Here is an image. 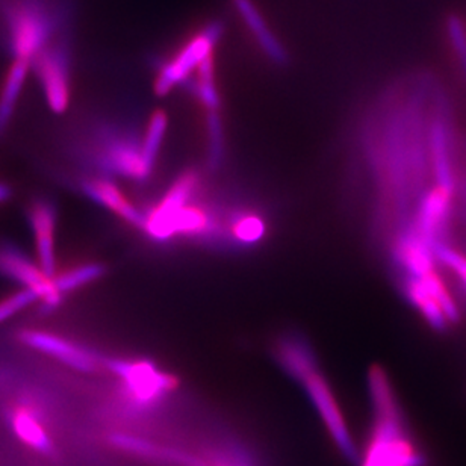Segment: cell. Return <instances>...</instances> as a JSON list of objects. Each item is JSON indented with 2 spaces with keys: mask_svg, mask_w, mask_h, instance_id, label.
<instances>
[{
  "mask_svg": "<svg viewBox=\"0 0 466 466\" xmlns=\"http://www.w3.org/2000/svg\"><path fill=\"white\" fill-rule=\"evenodd\" d=\"M72 0H0V34L13 59L32 63L52 41L73 35Z\"/></svg>",
  "mask_w": 466,
  "mask_h": 466,
  "instance_id": "obj_1",
  "label": "cell"
},
{
  "mask_svg": "<svg viewBox=\"0 0 466 466\" xmlns=\"http://www.w3.org/2000/svg\"><path fill=\"white\" fill-rule=\"evenodd\" d=\"M368 388L374 426L360 466H427L426 454L409 438L399 400L380 367L370 370Z\"/></svg>",
  "mask_w": 466,
  "mask_h": 466,
  "instance_id": "obj_2",
  "label": "cell"
},
{
  "mask_svg": "<svg viewBox=\"0 0 466 466\" xmlns=\"http://www.w3.org/2000/svg\"><path fill=\"white\" fill-rule=\"evenodd\" d=\"M225 34V25L220 20H211L179 46V49L168 58L157 64L155 93L167 96L182 86L198 73V67L216 54L217 46Z\"/></svg>",
  "mask_w": 466,
  "mask_h": 466,
  "instance_id": "obj_3",
  "label": "cell"
},
{
  "mask_svg": "<svg viewBox=\"0 0 466 466\" xmlns=\"http://www.w3.org/2000/svg\"><path fill=\"white\" fill-rule=\"evenodd\" d=\"M46 104L56 116L67 113L72 102L73 35L52 41L31 63Z\"/></svg>",
  "mask_w": 466,
  "mask_h": 466,
  "instance_id": "obj_4",
  "label": "cell"
},
{
  "mask_svg": "<svg viewBox=\"0 0 466 466\" xmlns=\"http://www.w3.org/2000/svg\"><path fill=\"white\" fill-rule=\"evenodd\" d=\"M102 367L120 379L127 397L141 406L157 403L177 388L175 376L162 371L147 360L102 358Z\"/></svg>",
  "mask_w": 466,
  "mask_h": 466,
  "instance_id": "obj_5",
  "label": "cell"
},
{
  "mask_svg": "<svg viewBox=\"0 0 466 466\" xmlns=\"http://www.w3.org/2000/svg\"><path fill=\"white\" fill-rule=\"evenodd\" d=\"M0 278L34 292L47 309H56L63 303L64 296L55 287L54 278L47 276L22 248L6 241L0 242Z\"/></svg>",
  "mask_w": 466,
  "mask_h": 466,
  "instance_id": "obj_6",
  "label": "cell"
},
{
  "mask_svg": "<svg viewBox=\"0 0 466 466\" xmlns=\"http://www.w3.org/2000/svg\"><path fill=\"white\" fill-rule=\"evenodd\" d=\"M305 388L306 394L309 397L310 403L314 404L315 410L321 417V421L328 429L329 435L349 463H360V454L354 444L353 436L350 433L344 415H342L339 404L329 386L326 377L319 370L312 372L300 381Z\"/></svg>",
  "mask_w": 466,
  "mask_h": 466,
  "instance_id": "obj_7",
  "label": "cell"
},
{
  "mask_svg": "<svg viewBox=\"0 0 466 466\" xmlns=\"http://www.w3.org/2000/svg\"><path fill=\"white\" fill-rule=\"evenodd\" d=\"M200 175L196 170H187L176 177L175 182L167 189L157 207L144 216V225L141 229L148 237L157 242L171 239V221L176 214L193 202L200 188Z\"/></svg>",
  "mask_w": 466,
  "mask_h": 466,
  "instance_id": "obj_8",
  "label": "cell"
},
{
  "mask_svg": "<svg viewBox=\"0 0 466 466\" xmlns=\"http://www.w3.org/2000/svg\"><path fill=\"white\" fill-rule=\"evenodd\" d=\"M17 341L79 372H95L102 367V358L93 350L54 332H46L41 329H23L17 333Z\"/></svg>",
  "mask_w": 466,
  "mask_h": 466,
  "instance_id": "obj_9",
  "label": "cell"
},
{
  "mask_svg": "<svg viewBox=\"0 0 466 466\" xmlns=\"http://www.w3.org/2000/svg\"><path fill=\"white\" fill-rule=\"evenodd\" d=\"M449 100L444 91L436 99L429 125V155L436 187L453 194V161H451V125H450Z\"/></svg>",
  "mask_w": 466,
  "mask_h": 466,
  "instance_id": "obj_10",
  "label": "cell"
},
{
  "mask_svg": "<svg viewBox=\"0 0 466 466\" xmlns=\"http://www.w3.org/2000/svg\"><path fill=\"white\" fill-rule=\"evenodd\" d=\"M96 155V164L109 175L121 176L135 182H146L153 171L144 161L141 141L127 135H106Z\"/></svg>",
  "mask_w": 466,
  "mask_h": 466,
  "instance_id": "obj_11",
  "label": "cell"
},
{
  "mask_svg": "<svg viewBox=\"0 0 466 466\" xmlns=\"http://www.w3.org/2000/svg\"><path fill=\"white\" fill-rule=\"evenodd\" d=\"M27 221L31 226L36 264L47 276L54 278L58 269L56 259V228L58 209L50 198H35L27 207Z\"/></svg>",
  "mask_w": 466,
  "mask_h": 466,
  "instance_id": "obj_12",
  "label": "cell"
},
{
  "mask_svg": "<svg viewBox=\"0 0 466 466\" xmlns=\"http://www.w3.org/2000/svg\"><path fill=\"white\" fill-rule=\"evenodd\" d=\"M81 191L96 205L108 209L134 228H143L144 214L126 198L113 180L105 176H91L81 182Z\"/></svg>",
  "mask_w": 466,
  "mask_h": 466,
  "instance_id": "obj_13",
  "label": "cell"
},
{
  "mask_svg": "<svg viewBox=\"0 0 466 466\" xmlns=\"http://www.w3.org/2000/svg\"><path fill=\"white\" fill-rule=\"evenodd\" d=\"M232 5L265 58L276 66L288 64V50L274 34L273 29L268 26L264 14L256 6L255 0H232Z\"/></svg>",
  "mask_w": 466,
  "mask_h": 466,
  "instance_id": "obj_14",
  "label": "cell"
},
{
  "mask_svg": "<svg viewBox=\"0 0 466 466\" xmlns=\"http://www.w3.org/2000/svg\"><path fill=\"white\" fill-rule=\"evenodd\" d=\"M451 196L453 194L435 187L418 202L413 228L433 248L440 246L441 238L449 223Z\"/></svg>",
  "mask_w": 466,
  "mask_h": 466,
  "instance_id": "obj_15",
  "label": "cell"
},
{
  "mask_svg": "<svg viewBox=\"0 0 466 466\" xmlns=\"http://www.w3.org/2000/svg\"><path fill=\"white\" fill-rule=\"evenodd\" d=\"M274 356L288 376L300 383L305 377L319 370L314 350L299 335H283L274 347Z\"/></svg>",
  "mask_w": 466,
  "mask_h": 466,
  "instance_id": "obj_16",
  "label": "cell"
},
{
  "mask_svg": "<svg viewBox=\"0 0 466 466\" xmlns=\"http://www.w3.org/2000/svg\"><path fill=\"white\" fill-rule=\"evenodd\" d=\"M9 424L13 427L14 435L36 453L52 456L55 451L54 442L46 431L40 415L35 409L29 406H18L9 415Z\"/></svg>",
  "mask_w": 466,
  "mask_h": 466,
  "instance_id": "obj_17",
  "label": "cell"
},
{
  "mask_svg": "<svg viewBox=\"0 0 466 466\" xmlns=\"http://www.w3.org/2000/svg\"><path fill=\"white\" fill-rule=\"evenodd\" d=\"M29 73H31V63L22 59H13L8 72L5 75L4 84L0 86V138L6 134L13 121Z\"/></svg>",
  "mask_w": 466,
  "mask_h": 466,
  "instance_id": "obj_18",
  "label": "cell"
},
{
  "mask_svg": "<svg viewBox=\"0 0 466 466\" xmlns=\"http://www.w3.org/2000/svg\"><path fill=\"white\" fill-rule=\"evenodd\" d=\"M106 273V267L100 262H84L72 268L64 269L54 276L55 287L63 296L97 282Z\"/></svg>",
  "mask_w": 466,
  "mask_h": 466,
  "instance_id": "obj_19",
  "label": "cell"
},
{
  "mask_svg": "<svg viewBox=\"0 0 466 466\" xmlns=\"http://www.w3.org/2000/svg\"><path fill=\"white\" fill-rule=\"evenodd\" d=\"M404 292L409 300L412 301L420 312L426 317L431 328L444 329L447 326L449 319L445 317L444 310L418 279L406 278Z\"/></svg>",
  "mask_w": 466,
  "mask_h": 466,
  "instance_id": "obj_20",
  "label": "cell"
},
{
  "mask_svg": "<svg viewBox=\"0 0 466 466\" xmlns=\"http://www.w3.org/2000/svg\"><path fill=\"white\" fill-rule=\"evenodd\" d=\"M229 233L239 246H255L267 233L264 218L253 212H238L232 217Z\"/></svg>",
  "mask_w": 466,
  "mask_h": 466,
  "instance_id": "obj_21",
  "label": "cell"
},
{
  "mask_svg": "<svg viewBox=\"0 0 466 466\" xmlns=\"http://www.w3.org/2000/svg\"><path fill=\"white\" fill-rule=\"evenodd\" d=\"M167 127H168V116L161 109H157L148 118L146 134L141 139V147H143L144 161L148 168L153 171L157 162V155L161 150L162 143L166 138Z\"/></svg>",
  "mask_w": 466,
  "mask_h": 466,
  "instance_id": "obj_22",
  "label": "cell"
},
{
  "mask_svg": "<svg viewBox=\"0 0 466 466\" xmlns=\"http://www.w3.org/2000/svg\"><path fill=\"white\" fill-rule=\"evenodd\" d=\"M208 166L217 170L225 157V127L220 111L207 113Z\"/></svg>",
  "mask_w": 466,
  "mask_h": 466,
  "instance_id": "obj_23",
  "label": "cell"
},
{
  "mask_svg": "<svg viewBox=\"0 0 466 466\" xmlns=\"http://www.w3.org/2000/svg\"><path fill=\"white\" fill-rule=\"evenodd\" d=\"M445 31L454 56L466 77V25L458 14H450L445 22Z\"/></svg>",
  "mask_w": 466,
  "mask_h": 466,
  "instance_id": "obj_24",
  "label": "cell"
},
{
  "mask_svg": "<svg viewBox=\"0 0 466 466\" xmlns=\"http://www.w3.org/2000/svg\"><path fill=\"white\" fill-rule=\"evenodd\" d=\"M36 301L38 299L35 294L25 288H20L11 296L5 297L0 300V324L6 323L8 319H13L14 315L20 314L22 310L35 305Z\"/></svg>",
  "mask_w": 466,
  "mask_h": 466,
  "instance_id": "obj_25",
  "label": "cell"
},
{
  "mask_svg": "<svg viewBox=\"0 0 466 466\" xmlns=\"http://www.w3.org/2000/svg\"><path fill=\"white\" fill-rule=\"evenodd\" d=\"M435 253L438 256V259L442 264L447 265L449 268L453 269L456 276H458L466 287V258L461 255L458 251L450 248V247L440 244L435 247Z\"/></svg>",
  "mask_w": 466,
  "mask_h": 466,
  "instance_id": "obj_26",
  "label": "cell"
},
{
  "mask_svg": "<svg viewBox=\"0 0 466 466\" xmlns=\"http://www.w3.org/2000/svg\"><path fill=\"white\" fill-rule=\"evenodd\" d=\"M13 198V188L11 185L0 182V205L8 202Z\"/></svg>",
  "mask_w": 466,
  "mask_h": 466,
  "instance_id": "obj_27",
  "label": "cell"
}]
</instances>
